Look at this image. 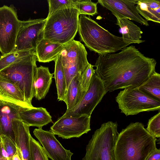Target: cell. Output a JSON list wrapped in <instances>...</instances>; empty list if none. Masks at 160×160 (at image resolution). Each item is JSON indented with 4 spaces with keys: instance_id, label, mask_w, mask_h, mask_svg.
<instances>
[{
    "instance_id": "1",
    "label": "cell",
    "mask_w": 160,
    "mask_h": 160,
    "mask_svg": "<svg viewBox=\"0 0 160 160\" xmlns=\"http://www.w3.org/2000/svg\"><path fill=\"white\" fill-rule=\"evenodd\" d=\"M157 62L147 57L133 45L117 53L99 56L94 67L107 92L138 87L155 71Z\"/></svg>"
},
{
    "instance_id": "2",
    "label": "cell",
    "mask_w": 160,
    "mask_h": 160,
    "mask_svg": "<svg viewBox=\"0 0 160 160\" xmlns=\"http://www.w3.org/2000/svg\"><path fill=\"white\" fill-rule=\"evenodd\" d=\"M156 138L139 122L130 123L119 133L115 144V160H146L156 148Z\"/></svg>"
},
{
    "instance_id": "3",
    "label": "cell",
    "mask_w": 160,
    "mask_h": 160,
    "mask_svg": "<svg viewBox=\"0 0 160 160\" xmlns=\"http://www.w3.org/2000/svg\"><path fill=\"white\" fill-rule=\"evenodd\" d=\"M78 32L81 41L85 46L99 56L113 53L129 45L122 37L112 34L90 16L80 15Z\"/></svg>"
},
{
    "instance_id": "4",
    "label": "cell",
    "mask_w": 160,
    "mask_h": 160,
    "mask_svg": "<svg viewBox=\"0 0 160 160\" xmlns=\"http://www.w3.org/2000/svg\"><path fill=\"white\" fill-rule=\"evenodd\" d=\"M78 12L75 8L57 11L48 18L43 30V38L63 45L74 40L78 32Z\"/></svg>"
},
{
    "instance_id": "5",
    "label": "cell",
    "mask_w": 160,
    "mask_h": 160,
    "mask_svg": "<svg viewBox=\"0 0 160 160\" xmlns=\"http://www.w3.org/2000/svg\"><path fill=\"white\" fill-rule=\"evenodd\" d=\"M37 58L31 54L11 64L0 72V77L15 84L31 106L34 97V81L36 72Z\"/></svg>"
},
{
    "instance_id": "6",
    "label": "cell",
    "mask_w": 160,
    "mask_h": 160,
    "mask_svg": "<svg viewBox=\"0 0 160 160\" xmlns=\"http://www.w3.org/2000/svg\"><path fill=\"white\" fill-rule=\"evenodd\" d=\"M118 126L117 122L102 124L89 141L82 160H115L113 150L119 134Z\"/></svg>"
},
{
    "instance_id": "7",
    "label": "cell",
    "mask_w": 160,
    "mask_h": 160,
    "mask_svg": "<svg viewBox=\"0 0 160 160\" xmlns=\"http://www.w3.org/2000/svg\"><path fill=\"white\" fill-rule=\"evenodd\" d=\"M60 54L67 89L73 78L78 74L82 76L88 68V53L82 44L73 40L63 45Z\"/></svg>"
},
{
    "instance_id": "8",
    "label": "cell",
    "mask_w": 160,
    "mask_h": 160,
    "mask_svg": "<svg viewBox=\"0 0 160 160\" xmlns=\"http://www.w3.org/2000/svg\"><path fill=\"white\" fill-rule=\"evenodd\" d=\"M115 98L121 112L126 116L160 110V101L143 93L138 87L124 88Z\"/></svg>"
},
{
    "instance_id": "9",
    "label": "cell",
    "mask_w": 160,
    "mask_h": 160,
    "mask_svg": "<svg viewBox=\"0 0 160 160\" xmlns=\"http://www.w3.org/2000/svg\"><path fill=\"white\" fill-rule=\"evenodd\" d=\"M21 21L13 5L0 7V52L3 55L14 50Z\"/></svg>"
},
{
    "instance_id": "10",
    "label": "cell",
    "mask_w": 160,
    "mask_h": 160,
    "mask_svg": "<svg viewBox=\"0 0 160 160\" xmlns=\"http://www.w3.org/2000/svg\"><path fill=\"white\" fill-rule=\"evenodd\" d=\"M46 18L21 21L12 52L29 51L35 52L37 45L43 38Z\"/></svg>"
},
{
    "instance_id": "11",
    "label": "cell",
    "mask_w": 160,
    "mask_h": 160,
    "mask_svg": "<svg viewBox=\"0 0 160 160\" xmlns=\"http://www.w3.org/2000/svg\"><path fill=\"white\" fill-rule=\"evenodd\" d=\"M103 83L96 73L92 76L88 90L80 102L63 117H91L93 110L107 93Z\"/></svg>"
},
{
    "instance_id": "12",
    "label": "cell",
    "mask_w": 160,
    "mask_h": 160,
    "mask_svg": "<svg viewBox=\"0 0 160 160\" xmlns=\"http://www.w3.org/2000/svg\"><path fill=\"white\" fill-rule=\"evenodd\" d=\"M90 118L86 115L62 116L53 123L50 130L63 139L79 138L91 130Z\"/></svg>"
},
{
    "instance_id": "13",
    "label": "cell",
    "mask_w": 160,
    "mask_h": 160,
    "mask_svg": "<svg viewBox=\"0 0 160 160\" xmlns=\"http://www.w3.org/2000/svg\"><path fill=\"white\" fill-rule=\"evenodd\" d=\"M33 133L39 140L48 157L52 160H71L73 153L65 149L50 130L35 128Z\"/></svg>"
},
{
    "instance_id": "14",
    "label": "cell",
    "mask_w": 160,
    "mask_h": 160,
    "mask_svg": "<svg viewBox=\"0 0 160 160\" xmlns=\"http://www.w3.org/2000/svg\"><path fill=\"white\" fill-rule=\"evenodd\" d=\"M135 0H98L97 2L102 7L110 10L116 17L127 18L137 22L146 26L148 21L138 13Z\"/></svg>"
},
{
    "instance_id": "15",
    "label": "cell",
    "mask_w": 160,
    "mask_h": 160,
    "mask_svg": "<svg viewBox=\"0 0 160 160\" xmlns=\"http://www.w3.org/2000/svg\"><path fill=\"white\" fill-rule=\"evenodd\" d=\"M27 109L28 108L0 100V136H6L15 143L12 120L20 119L19 112Z\"/></svg>"
},
{
    "instance_id": "16",
    "label": "cell",
    "mask_w": 160,
    "mask_h": 160,
    "mask_svg": "<svg viewBox=\"0 0 160 160\" xmlns=\"http://www.w3.org/2000/svg\"><path fill=\"white\" fill-rule=\"evenodd\" d=\"M15 143L22 160H32L30 149L29 126L21 119H14L12 121Z\"/></svg>"
},
{
    "instance_id": "17",
    "label": "cell",
    "mask_w": 160,
    "mask_h": 160,
    "mask_svg": "<svg viewBox=\"0 0 160 160\" xmlns=\"http://www.w3.org/2000/svg\"><path fill=\"white\" fill-rule=\"evenodd\" d=\"M0 100L26 108L34 107L27 102L23 95L15 84L1 77H0Z\"/></svg>"
},
{
    "instance_id": "18",
    "label": "cell",
    "mask_w": 160,
    "mask_h": 160,
    "mask_svg": "<svg viewBox=\"0 0 160 160\" xmlns=\"http://www.w3.org/2000/svg\"><path fill=\"white\" fill-rule=\"evenodd\" d=\"M19 115L20 119L29 127L40 128L53 122L49 113L42 107L27 109L21 111Z\"/></svg>"
},
{
    "instance_id": "19",
    "label": "cell",
    "mask_w": 160,
    "mask_h": 160,
    "mask_svg": "<svg viewBox=\"0 0 160 160\" xmlns=\"http://www.w3.org/2000/svg\"><path fill=\"white\" fill-rule=\"evenodd\" d=\"M63 49V45L42 38L36 47L35 54L37 61L48 62L54 61Z\"/></svg>"
},
{
    "instance_id": "20",
    "label": "cell",
    "mask_w": 160,
    "mask_h": 160,
    "mask_svg": "<svg viewBox=\"0 0 160 160\" xmlns=\"http://www.w3.org/2000/svg\"><path fill=\"white\" fill-rule=\"evenodd\" d=\"M54 73L48 67H37L34 81V97L38 100L44 99L49 90Z\"/></svg>"
},
{
    "instance_id": "21",
    "label": "cell",
    "mask_w": 160,
    "mask_h": 160,
    "mask_svg": "<svg viewBox=\"0 0 160 160\" xmlns=\"http://www.w3.org/2000/svg\"><path fill=\"white\" fill-rule=\"evenodd\" d=\"M116 18L115 24L120 27V32L122 34V37L125 43L129 45L132 43L139 44L145 42L141 39L143 32L133 22L127 18Z\"/></svg>"
},
{
    "instance_id": "22",
    "label": "cell",
    "mask_w": 160,
    "mask_h": 160,
    "mask_svg": "<svg viewBox=\"0 0 160 160\" xmlns=\"http://www.w3.org/2000/svg\"><path fill=\"white\" fill-rule=\"evenodd\" d=\"M136 8L147 21L160 23V0H137Z\"/></svg>"
},
{
    "instance_id": "23",
    "label": "cell",
    "mask_w": 160,
    "mask_h": 160,
    "mask_svg": "<svg viewBox=\"0 0 160 160\" xmlns=\"http://www.w3.org/2000/svg\"><path fill=\"white\" fill-rule=\"evenodd\" d=\"M81 76L78 74L73 78L66 90L64 101L67 105L66 111L71 110L77 105L84 95L80 82Z\"/></svg>"
},
{
    "instance_id": "24",
    "label": "cell",
    "mask_w": 160,
    "mask_h": 160,
    "mask_svg": "<svg viewBox=\"0 0 160 160\" xmlns=\"http://www.w3.org/2000/svg\"><path fill=\"white\" fill-rule=\"evenodd\" d=\"M138 90L148 96L160 101V74L154 72L141 85Z\"/></svg>"
},
{
    "instance_id": "25",
    "label": "cell",
    "mask_w": 160,
    "mask_h": 160,
    "mask_svg": "<svg viewBox=\"0 0 160 160\" xmlns=\"http://www.w3.org/2000/svg\"><path fill=\"white\" fill-rule=\"evenodd\" d=\"M61 60V55L59 54L54 61L55 70L53 73L57 91L58 99L64 101L67 90L66 83Z\"/></svg>"
},
{
    "instance_id": "26",
    "label": "cell",
    "mask_w": 160,
    "mask_h": 160,
    "mask_svg": "<svg viewBox=\"0 0 160 160\" xmlns=\"http://www.w3.org/2000/svg\"><path fill=\"white\" fill-rule=\"evenodd\" d=\"M35 52L29 51L12 52L7 54H0V72L11 64Z\"/></svg>"
},
{
    "instance_id": "27",
    "label": "cell",
    "mask_w": 160,
    "mask_h": 160,
    "mask_svg": "<svg viewBox=\"0 0 160 160\" xmlns=\"http://www.w3.org/2000/svg\"><path fill=\"white\" fill-rule=\"evenodd\" d=\"M75 8L78 10L79 14L94 16L98 13L97 2L91 0H75Z\"/></svg>"
},
{
    "instance_id": "28",
    "label": "cell",
    "mask_w": 160,
    "mask_h": 160,
    "mask_svg": "<svg viewBox=\"0 0 160 160\" xmlns=\"http://www.w3.org/2000/svg\"><path fill=\"white\" fill-rule=\"evenodd\" d=\"M0 137L2 157L8 160H11L12 158L17 150L16 144L10 138L6 136L1 135Z\"/></svg>"
},
{
    "instance_id": "29",
    "label": "cell",
    "mask_w": 160,
    "mask_h": 160,
    "mask_svg": "<svg viewBox=\"0 0 160 160\" xmlns=\"http://www.w3.org/2000/svg\"><path fill=\"white\" fill-rule=\"evenodd\" d=\"M49 11L46 18L50 17L56 11L68 8H75V0H48Z\"/></svg>"
},
{
    "instance_id": "30",
    "label": "cell",
    "mask_w": 160,
    "mask_h": 160,
    "mask_svg": "<svg viewBox=\"0 0 160 160\" xmlns=\"http://www.w3.org/2000/svg\"><path fill=\"white\" fill-rule=\"evenodd\" d=\"M30 144L32 160H48L42 147L31 135Z\"/></svg>"
},
{
    "instance_id": "31",
    "label": "cell",
    "mask_w": 160,
    "mask_h": 160,
    "mask_svg": "<svg viewBox=\"0 0 160 160\" xmlns=\"http://www.w3.org/2000/svg\"><path fill=\"white\" fill-rule=\"evenodd\" d=\"M152 136L156 138L160 137V112L151 118L146 128Z\"/></svg>"
},
{
    "instance_id": "32",
    "label": "cell",
    "mask_w": 160,
    "mask_h": 160,
    "mask_svg": "<svg viewBox=\"0 0 160 160\" xmlns=\"http://www.w3.org/2000/svg\"><path fill=\"white\" fill-rule=\"evenodd\" d=\"M94 65L89 64L80 79V82L83 92L85 94L88 90L90 83L92 78L95 74V69H93Z\"/></svg>"
},
{
    "instance_id": "33",
    "label": "cell",
    "mask_w": 160,
    "mask_h": 160,
    "mask_svg": "<svg viewBox=\"0 0 160 160\" xmlns=\"http://www.w3.org/2000/svg\"><path fill=\"white\" fill-rule=\"evenodd\" d=\"M160 160V149L157 148L149 155L146 160Z\"/></svg>"
},
{
    "instance_id": "34",
    "label": "cell",
    "mask_w": 160,
    "mask_h": 160,
    "mask_svg": "<svg viewBox=\"0 0 160 160\" xmlns=\"http://www.w3.org/2000/svg\"><path fill=\"white\" fill-rule=\"evenodd\" d=\"M11 160H22L21 154L17 148L16 153L12 158Z\"/></svg>"
},
{
    "instance_id": "35",
    "label": "cell",
    "mask_w": 160,
    "mask_h": 160,
    "mask_svg": "<svg viewBox=\"0 0 160 160\" xmlns=\"http://www.w3.org/2000/svg\"><path fill=\"white\" fill-rule=\"evenodd\" d=\"M2 150L1 142H0V159L2 158Z\"/></svg>"
},
{
    "instance_id": "36",
    "label": "cell",
    "mask_w": 160,
    "mask_h": 160,
    "mask_svg": "<svg viewBox=\"0 0 160 160\" xmlns=\"http://www.w3.org/2000/svg\"><path fill=\"white\" fill-rule=\"evenodd\" d=\"M0 160H8L7 159L2 157V158L0 159Z\"/></svg>"
},
{
    "instance_id": "37",
    "label": "cell",
    "mask_w": 160,
    "mask_h": 160,
    "mask_svg": "<svg viewBox=\"0 0 160 160\" xmlns=\"http://www.w3.org/2000/svg\"><path fill=\"white\" fill-rule=\"evenodd\" d=\"M1 142V138H0V142Z\"/></svg>"
},
{
    "instance_id": "38",
    "label": "cell",
    "mask_w": 160,
    "mask_h": 160,
    "mask_svg": "<svg viewBox=\"0 0 160 160\" xmlns=\"http://www.w3.org/2000/svg\"></svg>"
}]
</instances>
